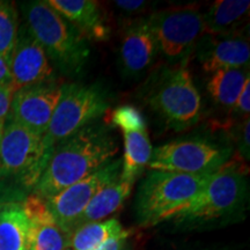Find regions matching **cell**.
I'll return each instance as SVG.
<instances>
[{
	"label": "cell",
	"instance_id": "obj_22",
	"mask_svg": "<svg viewBox=\"0 0 250 250\" xmlns=\"http://www.w3.org/2000/svg\"><path fill=\"white\" fill-rule=\"evenodd\" d=\"M123 230L117 219L95 221L78 227L70 236L71 250H92Z\"/></svg>",
	"mask_w": 250,
	"mask_h": 250
},
{
	"label": "cell",
	"instance_id": "obj_27",
	"mask_svg": "<svg viewBox=\"0 0 250 250\" xmlns=\"http://www.w3.org/2000/svg\"><path fill=\"white\" fill-rule=\"evenodd\" d=\"M249 118H247L245 124L242 127V133H241V140H240L239 149L241 152L245 160H249Z\"/></svg>",
	"mask_w": 250,
	"mask_h": 250
},
{
	"label": "cell",
	"instance_id": "obj_7",
	"mask_svg": "<svg viewBox=\"0 0 250 250\" xmlns=\"http://www.w3.org/2000/svg\"><path fill=\"white\" fill-rule=\"evenodd\" d=\"M159 52L171 64L186 65L204 35L203 13L196 6L168 8L148 17Z\"/></svg>",
	"mask_w": 250,
	"mask_h": 250
},
{
	"label": "cell",
	"instance_id": "obj_31",
	"mask_svg": "<svg viewBox=\"0 0 250 250\" xmlns=\"http://www.w3.org/2000/svg\"><path fill=\"white\" fill-rule=\"evenodd\" d=\"M64 250H71V248H70V247H67V248H65Z\"/></svg>",
	"mask_w": 250,
	"mask_h": 250
},
{
	"label": "cell",
	"instance_id": "obj_15",
	"mask_svg": "<svg viewBox=\"0 0 250 250\" xmlns=\"http://www.w3.org/2000/svg\"><path fill=\"white\" fill-rule=\"evenodd\" d=\"M21 205L28 220V250L67 248L70 236L59 228L44 199L31 193Z\"/></svg>",
	"mask_w": 250,
	"mask_h": 250
},
{
	"label": "cell",
	"instance_id": "obj_11",
	"mask_svg": "<svg viewBox=\"0 0 250 250\" xmlns=\"http://www.w3.org/2000/svg\"><path fill=\"white\" fill-rule=\"evenodd\" d=\"M112 125L118 127L124 139L120 179L134 183L147 167L152 155L147 123L143 114L132 105H121L112 111Z\"/></svg>",
	"mask_w": 250,
	"mask_h": 250
},
{
	"label": "cell",
	"instance_id": "obj_12",
	"mask_svg": "<svg viewBox=\"0 0 250 250\" xmlns=\"http://www.w3.org/2000/svg\"><path fill=\"white\" fill-rule=\"evenodd\" d=\"M61 95L62 86L55 81L15 90L7 117L44 137Z\"/></svg>",
	"mask_w": 250,
	"mask_h": 250
},
{
	"label": "cell",
	"instance_id": "obj_26",
	"mask_svg": "<svg viewBox=\"0 0 250 250\" xmlns=\"http://www.w3.org/2000/svg\"><path fill=\"white\" fill-rule=\"evenodd\" d=\"M13 94V87L0 85V122H4L8 116Z\"/></svg>",
	"mask_w": 250,
	"mask_h": 250
},
{
	"label": "cell",
	"instance_id": "obj_6",
	"mask_svg": "<svg viewBox=\"0 0 250 250\" xmlns=\"http://www.w3.org/2000/svg\"><path fill=\"white\" fill-rule=\"evenodd\" d=\"M247 181L234 165H225L211 174L201 191L171 219L179 223H202L235 211L246 195Z\"/></svg>",
	"mask_w": 250,
	"mask_h": 250
},
{
	"label": "cell",
	"instance_id": "obj_9",
	"mask_svg": "<svg viewBox=\"0 0 250 250\" xmlns=\"http://www.w3.org/2000/svg\"><path fill=\"white\" fill-rule=\"evenodd\" d=\"M152 108L175 130L196 124L201 116L202 99L186 65L166 72L149 98Z\"/></svg>",
	"mask_w": 250,
	"mask_h": 250
},
{
	"label": "cell",
	"instance_id": "obj_14",
	"mask_svg": "<svg viewBox=\"0 0 250 250\" xmlns=\"http://www.w3.org/2000/svg\"><path fill=\"white\" fill-rule=\"evenodd\" d=\"M197 56L208 73L227 68H245L249 64L248 40L236 34H204L196 45Z\"/></svg>",
	"mask_w": 250,
	"mask_h": 250
},
{
	"label": "cell",
	"instance_id": "obj_30",
	"mask_svg": "<svg viewBox=\"0 0 250 250\" xmlns=\"http://www.w3.org/2000/svg\"><path fill=\"white\" fill-rule=\"evenodd\" d=\"M2 124H4V122H0V138H1V130H2Z\"/></svg>",
	"mask_w": 250,
	"mask_h": 250
},
{
	"label": "cell",
	"instance_id": "obj_3",
	"mask_svg": "<svg viewBox=\"0 0 250 250\" xmlns=\"http://www.w3.org/2000/svg\"><path fill=\"white\" fill-rule=\"evenodd\" d=\"M210 175L149 170L137 193L136 212L139 224L154 226L173 218L195 198Z\"/></svg>",
	"mask_w": 250,
	"mask_h": 250
},
{
	"label": "cell",
	"instance_id": "obj_8",
	"mask_svg": "<svg viewBox=\"0 0 250 250\" xmlns=\"http://www.w3.org/2000/svg\"><path fill=\"white\" fill-rule=\"evenodd\" d=\"M232 149L202 139L175 140L152 149L149 170L189 175L213 174L229 160Z\"/></svg>",
	"mask_w": 250,
	"mask_h": 250
},
{
	"label": "cell",
	"instance_id": "obj_32",
	"mask_svg": "<svg viewBox=\"0 0 250 250\" xmlns=\"http://www.w3.org/2000/svg\"><path fill=\"white\" fill-rule=\"evenodd\" d=\"M123 250H125V249H123Z\"/></svg>",
	"mask_w": 250,
	"mask_h": 250
},
{
	"label": "cell",
	"instance_id": "obj_19",
	"mask_svg": "<svg viewBox=\"0 0 250 250\" xmlns=\"http://www.w3.org/2000/svg\"><path fill=\"white\" fill-rule=\"evenodd\" d=\"M132 187L133 183L121 180L118 177L114 182L102 188L94 196V198L87 205L83 213L81 214L77 223L76 229L85 224L102 220V219L107 218L114 212H116L123 205V203L126 201L127 197L131 195Z\"/></svg>",
	"mask_w": 250,
	"mask_h": 250
},
{
	"label": "cell",
	"instance_id": "obj_29",
	"mask_svg": "<svg viewBox=\"0 0 250 250\" xmlns=\"http://www.w3.org/2000/svg\"><path fill=\"white\" fill-rule=\"evenodd\" d=\"M0 85L12 86V76L7 62L0 56ZM13 87V86H12Z\"/></svg>",
	"mask_w": 250,
	"mask_h": 250
},
{
	"label": "cell",
	"instance_id": "obj_20",
	"mask_svg": "<svg viewBox=\"0 0 250 250\" xmlns=\"http://www.w3.org/2000/svg\"><path fill=\"white\" fill-rule=\"evenodd\" d=\"M0 250H28V220L21 203L0 205Z\"/></svg>",
	"mask_w": 250,
	"mask_h": 250
},
{
	"label": "cell",
	"instance_id": "obj_5",
	"mask_svg": "<svg viewBox=\"0 0 250 250\" xmlns=\"http://www.w3.org/2000/svg\"><path fill=\"white\" fill-rule=\"evenodd\" d=\"M109 108L108 98L98 85L66 83L55 109L44 143L54 151L55 146L99 120Z\"/></svg>",
	"mask_w": 250,
	"mask_h": 250
},
{
	"label": "cell",
	"instance_id": "obj_10",
	"mask_svg": "<svg viewBox=\"0 0 250 250\" xmlns=\"http://www.w3.org/2000/svg\"><path fill=\"white\" fill-rule=\"evenodd\" d=\"M122 159L111 160L85 179L67 187L57 195L44 199L59 228L71 236L87 205L102 188L114 182L121 175Z\"/></svg>",
	"mask_w": 250,
	"mask_h": 250
},
{
	"label": "cell",
	"instance_id": "obj_16",
	"mask_svg": "<svg viewBox=\"0 0 250 250\" xmlns=\"http://www.w3.org/2000/svg\"><path fill=\"white\" fill-rule=\"evenodd\" d=\"M158 54V42L148 18L127 27L120 50L122 70L126 76L145 72L152 66Z\"/></svg>",
	"mask_w": 250,
	"mask_h": 250
},
{
	"label": "cell",
	"instance_id": "obj_2",
	"mask_svg": "<svg viewBox=\"0 0 250 250\" xmlns=\"http://www.w3.org/2000/svg\"><path fill=\"white\" fill-rule=\"evenodd\" d=\"M26 24L49 59L66 76H77L90 55L88 39L65 20L46 0L21 4Z\"/></svg>",
	"mask_w": 250,
	"mask_h": 250
},
{
	"label": "cell",
	"instance_id": "obj_24",
	"mask_svg": "<svg viewBox=\"0 0 250 250\" xmlns=\"http://www.w3.org/2000/svg\"><path fill=\"white\" fill-rule=\"evenodd\" d=\"M130 235V230L123 229L121 233L109 237L107 241L101 243L99 247H96V248L92 250H123L125 243H126Z\"/></svg>",
	"mask_w": 250,
	"mask_h": 250
},
{
	"label": "cell",
	"instance_id": "obj_18",
	"mask_svg": "<svg viewBox=\"0 0 250 250\" xmlns=\"http://www.w3.org/2000/svg\"><path fill=\"white\" fill-rule=\"evenodd\" d=\"M249 0H218L203 14L205 34L227 35L233 34L237 26L248 17Z\"/></svg>",
	"mask_w": 250,
	"mask_h": 250
},
{
	"label": "cell",
	"instance_id": "obj_1",
	"mask_svg": "<svg viewBox=\"0 0 250 250\" xmlns=\"http://www.w3.org/2000/svg\"><path fill=\"white\" fill-rule=\"evenodd\" d=\"M117 152L110 129L94 122L55 146L33 193L43 199L57 195L110 162Z\"/></svg>",
	"mask_w": 250,
	"mask_h": 250
},
{
	"label": "cell",
	"instance_id": "obj_21",
	"mask_svg": "<svg viewBox=\"0 0 250 250\" xmlns=\"http://www.w3.org/2000/svg\"><path fill=\"white\" fill-rule=\"evenodd\" d=\"M248 78L249 71L245 68L218 70L210 73L206 88L215 103L233 109Z\"/></svg>",
	"mask_w": 250,
	"mask_h": 250
},
{
	"label": "cell",
	"instance_id": "obj_28",
	"mask_svg": "<svg viewBox=\"0 0 250 250\" xmlns=\"http://www.w3.org/2000/svg\"><path fill=\"white\" fill-rule=\"evenodd\" d=\"M115 5L123 11L132 13V12H138L143 9L146 6V2L143 0H117Z\"/></svg>",
	"mask_w": 250,
	"mask_h": 250
},
{
	"label": "cell",
	"instance_id": "obj_23",
	"mask_svg": "<svg viewBox=\"0 0 250 250\" xmlns=\"http://www.w3.org/2000/svg\"><path fill=\"white\" fill-rule=\"evenodd\" d=\"M19 31V15L15 4L0 0V56L9 66L12 52L17 42Z\"/></svg>",
	"mask_w": 250,
	"mask_h": 250
},
{
	"label": "cell",
	"instance_id": "obj_13",
	"mask_svg": "<svg viewBox=\"0 0 250 250\" xmlns=\"http://www.w3.org/2000/svg\"><path fill=\"white\" fill-rule=\"evenodd\" d=\"M9 71L14 92L23 87L55 81L54 67L26 23L19 26L17 42L9 61Z\"/></svg>",
	"mask_w": 250,
	"mask_h": 250
},
{
	"label": "cell",
	"instance_id": "obj_4",
	"mask_svg": "<svg viewBox=\"0 0 250 250\" xmlns=\"http://www.w3.org/2000/svg\"><path fill=\"white\" fill-rule=\"evenodd\" d=\"M51 154L43 136L6 117L0 138V179H12L34 190Z\"/></svg>",
	"mask_w": 250,
	"mask_h": 250
},
{
	"label": "cell",
	"instance_id": "obj_17",
	"mask_svg": "<svg viewBox=\"0 0 250 250\" xmlns=\"http://www.w3.org/2000/svg\"><path fill=\"white\" fill-rule=\"evenodd\" d=\"M65 20L73 24L88 40L104 41L109 37L108 24L93 0H46Z\"/></svg>",
	"mask_w": 250,
	"mask_h": 250
},
{
	"label": "cell",
	"instance_id": "obj_25",
	"mask_svg": "<svg viewBox=\"0 0 250 250\" xmlns=\"http://www.w3.org/2000/svg\"><path fill=\"white\" fill-rule=\"evenodd\" d=\"M234 110H235L239 115H242L246 118H249V111H250V77L246 80L245 86L240 93L237 101L234 105Z\"/></svg>",
	"mask_w": 250,
	"mask_h": 250
}]
</instances>
